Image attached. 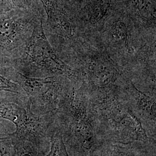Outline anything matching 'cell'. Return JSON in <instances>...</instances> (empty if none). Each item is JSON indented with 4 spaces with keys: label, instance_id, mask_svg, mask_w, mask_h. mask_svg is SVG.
Wrapping results in <instances>:
<instances>
[{
    "label": "cell",
    "instance_id": "9",
    "mask_svg": "<svg viewBox=\"0 0 156 156\" xmlns=\"http://www.w3.org/2000/svg\"><path fill=\"white\" fill-rule=\"evenodd\" d=\"M47 15L50 32L63 38L73 37V26L58 0H40Z\"/></svg>",
    "mask_w": 156,
    "mask_h": 156
},
{
    "label": "cell",
    "instance_id": "4",
    "mask_svg": "<svg viewBox=\"0 0 156 156\" xmlns=\"http://www.w3.org/2000/svg\"><path fill=\"white\" fill-rule=\"evenodd\" d=\"M0 67H10L32 78L61 76L69 79H76L71 68L52 48L45 33L42 17L35 25L26 46L16 55L0 61Z\"/></svg>",
    "mask_w": 156,
    "mask_h": 156
},
{
    "label": "cell",
    "instance_id": "7",
    "mask_svg": "<svg viewBox=\"0 0 156 156\" xmlns=\"http://www.w3.org/2000/svg\"><path fill=\"white\" fill-rule=\"evenodd\" d=\"M84 79L82 83L87 94L110 89L116 83L119 73L116 65L107 55L91 58L84 67Z\"/></svg>",
    "mask_w": 156,
    "mask_h": 156
},
{
    "label": "cell",
    "instance_id": "1",
    "mask_svg": "<svg viewBox=\"0 0 156 156\" xmlns=\"http://www.w3.org/2000/svg\"><path fill=\"white\" fill-rule=\"evenodd\" d=\"M90 112L97 134L106 142L156 147L128 104L123 86L87 95Z\"/></svg>",
    "mask_w": 156,
    "mask_h": 156
},
{
    "label": "cell",
    "instance_id": "2",
    "mask_svg": "<svg viewBox=\"0 0 156 156\" xmlns=\"http://www.w3.org/2000/svg\"><path fill=\"white\" fill-rule=\"evenodd\" d=\"M55 126L69 156H102L106 142L97 134L83 87L73 85L55 114Z\"/></svg>",
    "mask_w": 156,
    "mask_h": 156
},
{
    "label": "cell",
    "instance_id": "6",
    "mask_svg": "<svg viewBox=\"0 0 156 156\" xmlns=\"http://www.w3.org/2000/svg\"><path fill=\"white\" fill-rule=\"evenodd\" d=\"M41 17L16 8L0 15V61L11 58L26 46Z\"/></svg>",
    "mask_w": 156,
    "mask_h": 156
},
{
    "label": "cell",
    "instance_id": "14",
    "mask_svg": "<svg viewBox=\"0 0 156 156\" xmlns=\"http://www.w3.org/2000/svg\"><path fill=\"white\" fill-rule=\"evenodd\" d=\"M10 142L15 148V156H45L46 155L38 148L27 142Z\"/></svg>",
    "mask_w": 156,
    "mask_h": 156
},
{
    "label": "cell",
    "instance_id": "8",
    "mask_svg": "<svg viewBox=\"0 0 156 156\" xmlns=\"http://www.w3.org/2000/svg\"><path fill=\"white\" fill-rule=\"evenodd\" d=\"M128 104L151 138L156 139V96L146 94L133 82L123 85Z\"/></svg>",
    "mask_w": 156,
    "mask_h": 156
},
{
    "label": "cell",
    "instance_id": "3",
    "mask_svg": "<svg viewBox=\"0 0 156 156\" xmlns=\"http://www.w3.org/2000/svg\"><path fill=\"white\" fill-rule=\"evenodd\" d=\"M0 119L15 126L14 132L4 136L11 142H27L46 154L50 149L55 115H39L31 111L26 94L0 92Z\"/></svg>",
    "mask_w": 156,
    "mask_h": 156
},
{
    "label": "cell",
    "instance_id": "18",
    "mask_svg": "<svg viewBox=\"0 0 156 156\" xmlns=\"http://www.w3.org/2000/svg\"><path fill=\"white\" fill-rule=\"evenodd\" d=\"M17 8H26L30 3V0H13Z\"/></svg>",
    "mask_w": 156,
    "mask_h": 156
},
{
    "label": "cell",
    "instance_id": "13",
    "mask_svg": "<svg viewBox=\"0 0 156 156\" xmlns=\"http://www.w3.org/2000/svg\"><path fill=\"white\" fill-rule=\"evenodd\" d=\"M45 156H69L62 135L55 126L50 136V149Z\"/></svg>",
    "mask_w": 156,
    "mask_h": 156
},
{
    "label": "cell",
    "instance_id": "5",
    "mask_svg": "<svg viewBox=\"0 0 156 156\" xmlns=\"http://www.w3.org/2000/svg\"><path fill=\"white\" fill-rule=\"evenodd\" d=\"M0 73L21 87L31 111L39 115H55L71 87L61 76L32 78L5 67H0Z\"/></svg>",
    "mask_w": 156,
    "mask_h": 156
},
{
    "label": "cell",
    "instance_id": "15",
    "mask_svg": "<svg viewBox=\"0 0 156 156\" xmlns=\"http://www.w3.org/2000/svg\"><path fill=\"white\" fill-rule=\"evenodd\" d=\"M10 92L18 94H26L21 87L0 73V92Z\"/></svg>",
    "mask_w": 156,
    "mask_h": 156
},
{
    "label": "cell",
    "instance_id": "16",
    "mask_svg": "<svg viewBox=\"0 0 156 156\" xmlns=\"http://www.w3.org/2000/svg\"><path fill=\"white\" fill-rule=\"evenodd\" d=\"M16 151L13 145L4 136L0 137V156H15Z\"/></svg>",
    "mask_w": 156,
    "mask_h": 156
},
{
    "label": "cell",
    "instance_id": "10",
    "mask_svg": "<svg viewBox=\"0 0 156 156\" xmlns=\"http://www.w3.org/2000/svg\"><path fill=\"white\" fill-rule=\"evenodd\" d=\"M156 148L105 142L102 156H156Z\"/></svg>",
    "mask_w": 156,
    "mask_h": 156
},
{
    "label": "cell",
    "instance_id": "19",
    "mask_svg": "<svg viewBox=\"0 0 156 156\" xmlns=\"http://www.w3.org/2000/svg\"><path fill=\"white\" fill-rule=\"evenodd\" d=\"M1 13H0V15H1Z\"/></svg>",
    "mask_w": 156,
    "mask_h": 156
},
{
    "label": "cell",
    "instance_id": "11",
    "mask_svg": "<svg viewBox=\"0 0 156 156\" xmlns=\"http://www.w3.org/2000/svg\"><path fill=\"white\" fill-rule=\"evenodd\" d=\"M107 37L112 45L128 51L133 50L131 45V33L128 26L122 20H117L108 26Z\"/></svg>",
    "mask_w": 156,
    "mask_h": 156
},
{
    "label": "cell",
    "instance_id": "12",
    "mask_svg": "<svg viewBox=\"0 0 156 156\" xmlns=\"http://www.w3.org/2000/svg\"><path fill=\"white\" fill-rule=\"evenodd\" d=\"M110 7L109 0H92L86 7L87 21L93 26H98L103 24Z\"/></svg>",
    "mask_w": 156,
    "mask_h": 156
},
{
    "label": "cell",
    "instance_id": "17",
    "mask_svg": "<svg viewBox=\"0 0 156 156\" xmlns=\"http://www.w3.org/2000/svg\"><path fill=\"white\" fill-rule=\"evenodd\" d=\"M17 8L13 0H0V13Z\"/></svg>",
    "mask_w": 156,
    "mask_h": 156
}]
</instances>
